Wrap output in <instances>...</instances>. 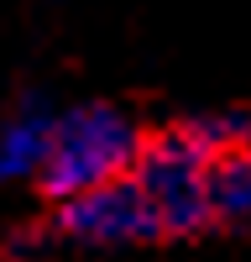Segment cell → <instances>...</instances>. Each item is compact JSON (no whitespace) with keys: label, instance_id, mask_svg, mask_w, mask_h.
Masks as SVG:
<instances>
[{"label":"cell","instance_id":"cell-4","mask_svg":"<svg viewBox=\"0 0 251 262\" xmlns=\"http://www.w3.org/2000/svg\"><path fill=\"white\" fill-rule=\"evenodd\" d=\"M53 121H58V111L42 95H21L11 105V116L0 121V184L42 173L47 142H53Z\"/></svg>","mask_w":251,"mask_h":262},{"label":"cell","instance_id":"cell-5","mask_svg":"<svg viewBox=\"0 0 251 262\" xmlns=\"http://www.w3.org/2000/svg\"><path fill=\"white\" fill-rule=\"evenodd\" d=\"M209 210L225 226H251V142L209 163Z\"/></svg>","mask_w":251,"mask_h":262},{"label":"cell","instance_id":"cell-7","mask_svg":"<svg viewBox=\"0 0 251 262\" xmlns=\"http://www.w3.org/2000/svg\"><path fill=\"white\" fill-rule=\"evenodd\" d=\"M47 247H58L53 226H21L6 236V257H47Z\"/></svg>","mask_w":251,"mask_h":262},{"label":"cell","instance_id":"cell-1","mask_svg":"<svg viewBox=\"0 0 251 262\" xmlns=\"http://www.w3.org/2000/svg\"><path fill=\"white\" fill-rule=\"evenodd\" d=\"M141 158V126L120 111V105H73L53 121V142H47V163H42L37 184L53 200H73L105 184L131 179V168Z\"/></svg>","mask_w":251,"mask_h":262},{"label":"cell","instance_id":"cell-6","mask_svg":"<svg viewBox=\"0 0 251 262\" xmlns=\"http://www.w3.org/2000/svg\"><path fill=\"white\" fill-rule=\"evenodd\" d=\"M178 131L215 163V158H225V152H236V147L251 142V116L246 111H209V116H188Z\"/></svg>","mask_w":251,"mask_h":262},{"label":"cell","instance_id":"cell-3","mask_svg":"<svg viewBox=\"0 0 251 262\" xmlns=\"http://www.w3.org/2000/svg\"><path fill=\"white\" fill-rule=\"evenodd\" d=\"M53 236L58 242H84V247H131V242H152L162 236V221L152 215L146 194L136 189V179L105 184L73 200H58L53 210Z\"/></svg>","mask_w":251,"mask_h":262},{"label":"cell","instance_id":"cell-2","mask_svg":"<svg viewBox=\"0 0 251 262\" xmlns=\"http://www.w3.org/2000/svg\"><path fill=\"white\" fill-rule=\"evenodd\" d=\"M131 179L146 194V205H152V215L162 221L167 236H194L215 221V210H209V158L178 126L167 137L141 142Z\"/></svg>","mask_w":251,"mask_h":262}]
</instances>
